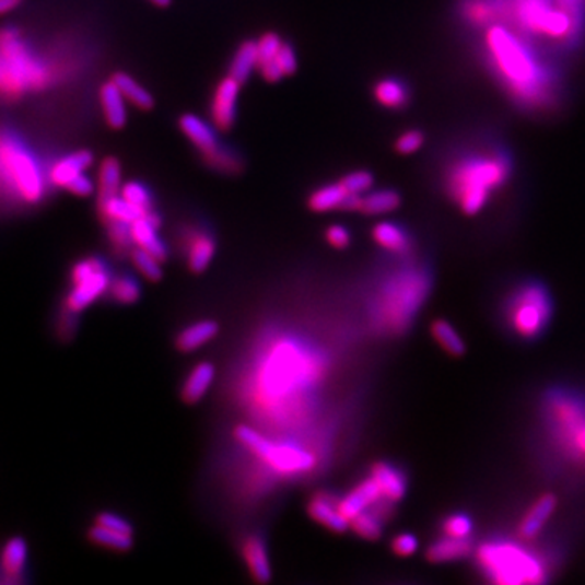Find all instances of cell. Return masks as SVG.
I'll return each mask as SVG.
<instances>
[{
	"label": "cell",
	"instance_id": "ba28073f",
	"mask_svg": "<svg viewBox=\"0 0 585 585\" xmlns=\"http://www.w3.org/2000/svg\"><path fill=\"white\" fill-rule=\"evenodd\" d=\"M234 436L250 453L256 454L280 473H300L314 467V457L306 451L293 444H276L247 424H239L234 431Z\"/></svg>",
	"mask_w": 585,
	"mask_h": 585
},
{
	"label": "cell",
	"instance_id": "60d3db41",
	"mask_svg": "<svg viewBox=\"0 0 585 585\" xmlns=\"http://www.w3.org/2000/svg\"><path fill=\"white\" fill-rule=\"evenodd\" d=\"M108 226L109 241H112L113 247L120 256L132 253L133 237L132 230H130L129 223H112Z\"/></svg>",
	"mask_w": 585,
	"mask_h": 585
},
{
	"label": "cell",
	"instance_id": "52a82bcc",
	"mask_svg": "<svg viewBox=\"0 0 585 585\" xmlns=\"http://www.w3.org/2000/svg\"><path fill=\"white\" fill-rule=\"evenodd\" d=\"M553 313L550 293L540 283L520 286L507 303V323L523 339H537Z\"/></svg>",
	"mask_w": 585,
	"mask_h": 585
},
{
	"label": "cell",
	"instance_id": "7c38bea8",
	"mask_svg": "<svg viewBox=\"0 0 585 585\" xmlns=\"http://www.w3.org/2000/svg\"><path fill=\"white\" fill-rule=\"evenodd\" d=\"M241 83L232 75L223 79L217 85L215 93H213L212 115L213 126L219 130L232 129L234 120H236L237 98H239Z\"/></svg>",
	"mask_w": 585,
	"mask_h": 585
},
{
	"label": "cell",
	"instance_id": "7bdbcfd3",
	"mask_svg": "<svg viewBox=\"0 0 585 585\" xmlns=\"http://www.w3.org/2000/svg\"><path fill=\"white\" fill-rule=\"evenodd\" d=\"M340 183L346 187L347 192L363 196V194L370 192L371 187H373L374 177L370 172L361 169V172L350 173Z\"/></svg>",
	"mask_w": 585,
	"mask_h": 585
},
{
	"label": "cell",
	"instance_id": "ab89813d",
	"mask_svg": "<svg viewBox=\"0 0 585 585\" xmlns=\"http://www.w3.org/2000/svg\"><path fill=\"white\" fill-rule=\"evenodd\" d=\"M119 194L127 200V202L139 207L143 212L152 210V196H150V190L147 189L143 184L137 183V180L124 183Z\"/></svg>",
	"mask_w": 585,
	"mask_h": 585
},
{
	"label": "cell",
	"instance_id": "b9f144b4",
	"mask_svg": "<svg viewBox=\"0 0 585 585\" xmlns=\"http://www.w3.org/2000/svg\"><path fill=\"white\" fill-rule=\"evenodd\" d=\"M443 531L449 537H470L471 531H473V520L467 514H451L444 519Z\"/></svg>",
	"mask_w": 585,
	"mask_h": 585
},
{
	"label": "cell",
	"instance_id": "f546056e",
	"mask_svg": "<svg viewBox=\"0 0 585 585\" xmlns=\"http://www.w3.org/2000/svg\"><path fill=\"white\" fill-rule=\"evenodd\" d=\"M374 98L384 108L402 109L409 103V89L397 79H383L374 86Z\"/></svg>",
	"mask_w": 585,
	"mask_h": 585
},
{
	"label": "cell",
	"instance_id": "3957f363",
	"mask_svg": "<svg viewBox=\"0 0 585 585\" xmlns=\"http://www.w3.org/2000/svg\"><path fill=\"white\" fill-rule=\"evenodd\" d=\"M481 573L501 585L541 584L547 581L543 563L531 551L511 541H488L477 551Z\"/></svg>",
	"mask_w": 585,
	"mask_h": 585
},
{
	"label": "cell",
	"instance_id": "8d00e7d4",
	"mask_svg": "<svg viewBox=\"0 0 585 585\" xmlns=\"http://www.w3.org/2000/svg\"><path fill=\"white\" fill-rule=\"evenodd\" d=\"M30 92L25 83L13 73V70L7 66L5 60L0 58V98L7 102H16Z\"/></svg>",
	"mask_w": 585,
	"mask_h": 585
},
{
	"label": "cell",
	"instance_id": "f5cc1de1",
	"mask_svg": "<svg viewBox=\"0 0 585 585\" xmlns=\"http://www.w3.org/2000/svg\"><path fill=\"white\" fill-rule=\"evenodd\" d=\"M260 73H262L264 79L267 82L276 83L280 82L283 79V72L280 70L279 63L276 60H269V62L260 63L259 66Z\"/></svg>",
	"mask_w": 585,
	"mask_h": 585
},
{
	"label": "cell",
	"instance_id": "c3c4849f",
	"mask_svg": "<svg viewBox=\"0 0 585 585\" xmlns=\"http://www.w3.org/2000/svg\"><path fill=\"white\" fill-rule=\"evenodd\" d=\"M96 524L100 526L112 528V530L120 531V534L132 535V526L127 523L124 517L117 516L113 513H102L96 517Z\"/></svg>",
	"mask_w": 585,
	"mask_h": 585
},
{
	"label": "cell",
	"instance_id": "7402d4cb",
	"mask_svg": "<svg viewBox=\"0 0 585 585\" xmlns=\"http://www.w3.org/2000/svg\"><path fill=\"white\" fill-rule=\"evenodd\" d=\"M213 379H215V367L209 361H202V363L196 364L187 374L186 383L183 386L184 402L196 403L209 393L212 387Z\"/></svg>",
	"mask_w": 585,
	"mask_h": 585
},
{
	"label": "cell",
	"instance_id": "44dd1931",
	"mask_svg": "<svg viewBox=\"0 0 585 585\" xmlns=\"http://www.w3.org/2000/svg\"><path fill=\"white\" fill-rule=\"evenodd\" d=\"M100 103H102L103 115L112 129H122L127 122V100L113 80L100 90Z\"/></svg>",
	"mask_w": 585,
	"mask_h": 585
},
{
	"label": "cell",
	"instance_id": "2e32d148",
	"mask_svg": "<svg viewBox=\"0 0 585 585\" xmlns=\"http://www.w3.org/2000/svg\"><path fill=\"white\" fill-rule=\"evenodd\" d=\"M393 504V501L381 498L373 507L351 519V530L364 540H377L383 535L384 523L390 519Z\"/></svg>",
	"mask_w": 585,
	"mask_h": 585
},
{
	"label": "cell",
	"instance_id": "484cf974",
	"mask_svg": "<svg viewBox=\"0 0 585 585\" xmlns=\"http://www.w3.org/2000/svg\"><path fill=\"white\" fill-rule=\"evenodd\" d=\"M215 250L217 244L210 234H192L187 243V266H189L190 272L202 273L203 270L209 269Z\"/></svg>",
	"mask_w": 585,
	"mask_h": 585
},
{
	"label": "cell",
	"instance_id": "cb8c5ba5",
	"mask_svg": "<svg viewBox=\"0 0 585 585\" xmlns=\"http://www.w3.org/2000/svg\"><path fill=\"white\" fill-rule=\"evenodd\" d=\"M470 538L446 537L434 541L426 551L428 561L431 563H449V561L463 560L471 553Z\"/></svg>",
	"mask_w": 585,
	"mask_h": 585
},
{
	"label": "cell",
	"instance_id": "603a6c76",
	"mask_svg": "<svg viewBox=\"0 0 585 585\" xmlns=\"http://www.w3.org/2000/svg\"><path fill=\"white\" fill-rule=\"evenodd\" d=\"M554 510H557V498L553 494L548 493L538 498L534 506L524 516L523 524L519 527L520 537L526 538V540L537 537L541 528L550 519L551 514L554 513Z\"/></svg>",
	"mask_w": 585,
	"mask_h": 585
},
{
	"label": "cell",
	"instance_id": "ee69618b",
	"mask_svg": "<svg viewBox=\"0 0 585 585\" xmlns=\"http://www.w3.org/2000/svg\"><path fill=\"white\" fill-rule=\"evenodd\" d=\"M283 42L277 33H266V35L260 36L259 42H257V52H259V66L264 62H269L273 60L279 55L280 49H282Z\"/></svg>",
	"mask_w": 585,
	"mask_h": 585
},
{
	"label": "cell",
	"instance_id": "e575fe53",
	"mask_svg": "<svg viewBox=\"0 0 585 585\" xmlns=\"http://www.w3.org/2000/svg\"><path fill=\"white\" fill-rule=\"evenodd\" d=\"M431 334H433L434 340L440 343L441 349L446 350L453 356H463L466 353L467 349L463 337L454 329L453 324L447 323V320H434L433 326H431Z\"/></svg>",
	"mask_w": 585,
	"mask_h": 585
},
{
	"label": "cell",
	"instance_id": "4316f807",
	"mask_svg": "<svg viewBox=\"0 0 585 585\" xmlns=\"http://www.w3.org/2000/svg\"><path fill=\"white\" fill-rule=\"evenodd\" d=\"M98 209L100 217H102L105 225H112V223H129V225H132L137 219H140L145 213L139 207L127 202L120 194L106 200H100Z\"/></svg>",
	"mask_w": 585,
	"mask_h": 585
},
{
	"label": "cell",
	"instance_id": "f1b7e54d",
	"mask_svg": "<svg viewBox=\"0 0 585 585\" xmlns=\"http://www.w3.org/2000/svg\"><path fill=\"white\" fill-rule=\"evenodd\" d=\"M347 197H349V192L342 183L329 184V186L320 187L311 194L307 207L317 213L332 212V210L342 209Z\"/></svg>",
	"mask_w": 585,
	"mask_h": 585
},
{
	"label": "cell",
	"instance_id": "74e56055",
	"mask_svg": "<svg viewBox=\"0 0 585 585\" xmlns=\"http://www.w3.org/2000/svg\"><path fill=\"white\" fill-rule=\"evenodd\" d=\"M130 259H132L133 267L142 273L150 282H159L163 277L162 260L156 259L149 250L142 249V247H133L130 253Z\"/></svg>",
	"mask_w": 585,
	"mask_h": 585
},
{
	"label": "cell",
	"instance_id": "d590c367",
	"mask_svg": "<svg viewBox=\"0 0 585 585\" xmlns=\"http://www.w3.org/2000/svg\"><path fill=\"white\" fill-rule=\"evenodd\" d=\"M89 537L93 543L115 551H129L133 545L132 535L120 534V531L100 526V524L90 528Z\"/></svg>",
	"mask_w": 585,
	"mask_h": 585
},
{
	"label": "cell",
	"instance_id": "7dc6e473",
	"mask_svg": "<svg viewBox=\"0 0 585 585\" xmlns=\"http://www.w3.org/2000/svg\"><path fill=\"white\" fill-rule=\"evenodd\" d=\"M393 550L397 557H411L418 550V538L411 534L397 535L393 540Z\"/></svg>",
	"mask_w": 585,
	"mask_h": 585
},
{
	"label": "cell",
	"instance_id": "ffe728a7",
	"mask_svg": "<svg viewBox=\"0 0 585 585\" xmlns=\"http://www.w3.org/2000/svg\"><path fill=\"white\" fill-rule=\"evenodd\" d=\"M28 560V545L23 538L13 537L3 545L0 553V570L10 583H20Z\"/></svg>",
	"mask_w": 585,
	"mask_h": 585
},
{
	"label": "cell",
	"instance_id": "9f6ffc18",
	"mask_svg": "<svg viewBox=\"0 0 585 585\" xmlns=\"http://www.w3.org/2000/svg\"><path fill=\"white\" fill-rule=\"evenodd\" d=\"M150 2H153L155 3V5H159V7H166V5H169V3H172V0H150Z\"/></svg>",
	"mask_w": 585,
	"mask_h": 585
},
{
	"label": "cell",
	"instance_id": "5b68a950",
	"mask_svg": "<svg viewBox=\"0 0 585 585\" xmlns=\"http://www.w3.org/2000/svg\"><path fill=\"white\" fill-rule=\"evenodd\" d=\"M46 179L38 160L10 133H0V183L26 203H38L45 197Z\"/></svg>",
	"mask_w": 585,
	"mask_h": 585
},
{
	"label": "cell",
	"instance_id": "d4e9b609",
	"mask_svg": "<svg viewBox=\"0 0 585 585\" xmlns=\"http://www.w3.org/2000/svg\"><path fill=\"white\" fill-rule=\"evenodd\" d=\"M219 324L215 320H199V323L190 324L186 329L180 330L179 336L176 337L177 350L183 353H190L200 347L207 346L219 336Z\"/></svg>",
	"mask_w": 585,
	"mask_h": 585
},
{
	"label": "cell",
	"instance_id": "ac0fdd59",
	"mask_svg": "<svg viewBox=\"0 0 585 585\" xmlns=\"http://www.w3.org/2000/svg\"><path fill=\"white\" fill-rule=\"evenodd\" d=\"M244 561L249 568L250 576L256 583L267 584L272 580V566H270L269 553H267L266 543L257 535H250L243 541Z\"/></svg>",
	"mask_w": 585,
	"mask_h": 585
},
{
	"label": "cell",
	"instance_id": "6da1fadb",
	"mask_svg": "<svg viewBox=\"0 0 585 585\" xmlns=\"http://www.w3.org/2000/svg\"><path fill=\"white\" fill-rule=\"evenodd\" d=\"M483 45L494 75L519 105L530 109L550 105L554 96L553 75L514 30L503 23L488 26Z\"/></svg>",
	"mask_w": 585,
	"mask_h": 585
},
{
	"label": "cell",
	"instance_id": "816d5d0a",
	"mask_svg": "<svg viewBox=\"0 0 585 585\" xmlns=\"http://www.w3.org/2000/svg\"><path fill=\"white\" fill-rule=\"evenodd\" d=\"M70 194L77 197H89L95 192V183L89 176L82 175L73 179L67 187Z\"/></svg>",
	"mask_w": 585,
	"mask_h": 585
},
{
	"label": "cell",
	"instance_id": "db71d44e",
	"mask_svg": "<svg viewBox=\"0 0 585 585\" xmlns=\"http://www.w3.org/2000/svg\"><path fill=\"white\" fill-rule=\"evenodd\" d=\"M60 336L70 339L77 332V314L63 311V317L59 323Z\"/></svg>",
	"mask_w": 585,
	"mask_h": 585
},
{
	"label": "cell",
	"instance_id": "e0dca14e",
	"mask_svg": "<svg viewBox=\"0 0 585 585\" xmlns=\"http://www.w3.org/2000/svg\"><path fill=\"white\" fill-rule=\"evenodd\" d=\"M381 498H383V493H381L379 487L374 478L370 477L356 484L346 498L340 500V511L351 523V519L373 507Z\"/></svg>",
	"mask_w": 585,
	"mask_h": 585
},
{
	"label": "cell",
	"instance_id": "8992f818",
	"mask_svg": "<svg viewBox=\"0 0 585 585\" xmlns=\"http://www.w3.org/2000/svg\"><path fill=\"white\" fill-rule=\"evenodd\" d=\"M504 20L526 35L551 42H568L581 32L557 0H504Z\"/></svg>",
	"mask_w": 585,
	"mask_h": 585
},
{
	"label": "cell",
	"instance_id": "681fc988",
	"mask_svg": "<svg viewBox=\"0 0 585 585\" xmlns=\"http://www.w3.org/2000/svg\"><path fill=\"white\" fill-rule=\"evenodd\" d=\"M327 243L336 249H346L351 243V236L349 230L342 225H332L326 232Z\"/></svg>",
	"mask_w": 585,
	"mask_h": 585
},
{
	"label": "cell",
	"instance_id": "bcb514c9",
	"mask_svg": "<svg viewBox=\"0 0 585 585\" xmlns=\"http://www.w3.org/2000/svg\"><path fill=\"white\" fill-rule=\"evenodd\" d=\"M273 60L279 63L280 70H282L283 75L290 77L293 75L294 72H296V55H294V49L292 48V46L286 45V43H283L282 49H280L279 55H277V58Z\"/></svg>",
	"mask_w": 585,
	"mask_h": 585
},
{
	"label": "cell",
	"instance_id": "30bf717a",
	"mask_svg": "<svg viewBox=\"0 0 585 585\" xmlns=\"http://www.w3.org/2000/svg\"><path fill=\"white\" fill-rule=\"evenodd\" d=\"M72 290L66 297V311L80 314L86 307L92 306L96 300L103 296L112 285V276L108 267L96 257L80 260L72 267L70 272Z\"/></svg>",
	"mask_w": 585,
	"mask_h": 585
},
{
	"label": "cell",
	"instance_id": "7a4b0ae2",
	"mask_svg": "<svg viewBox=\"0 0 585 585\" xmlns=\"http://www.w3.org/2000/svg\"><path fill=\"white\" fill-rule=\"evenodd\" d=\"M510 159L501 152L470 153L456 160L444 176V186L464 215H477L491 194L511 177Z\"/></svg>",
	"mask_w": 585,
	"mask_h": 585
},
{
	"label": "cell",
	"instance_id": "83f0119b",
	"mask_svg": "<svg viewBox=\"0 0 585 585\" xmlns=\"http://www.w3.org/2000/svg\"><path fill=\"white\" fill-rule=\"evenodd\" d=\"M402 199L400 194L393 189L373 190L361 196L360 210L364 215H386L399 209Z\"/></svg>",
	"mask_w": 585,
	"mask_h": 585
},
{
	"label": "cell",
	"instance_id": "d6986e66",
	"mask_svg": "<svg viewBox=\"0 0 585 585\" xmlns=\"http://www.w3.org/2000/svg\"><path fill=\"white\" fill-rule=\"evenodd\" d=\"M371 477L379 487L383 498L399 503L407 493V478L402 470L394 467L393 464L379 463L371 470Z\"/></svg>",
	"mask_w": 585,
	"mask_h": 585
},
{
	"label": "cell",
	"instance_id": "9c48e42d",
	"mask_svg": "<svg viewBox=\"0 0 585 585\" xmlns=\"http://www.w3.org/2000/svg\"><path fill=\"white\" fill-rule=\"evenodd\" d=\"M0 58L33 92L45 90L52 82L51 69L33 55L19 30L0 28Z\"/></svg>",
	"mask_w": 585,
	"mask_h": 585
},
{
	"label": "cell",
	"instance_id": "8fae6325",
	"mask_svg": "<svg viewBox=\"0 0 585 585\" xmlns=\"http://www.w3.org/2000/svg\"><path fill=\"white\" fill-rule=\"evenodd\" d=\"M179 127L184 136L192 142V145L202 153L206 162L219 172L236 173L241 169V163L230 150L220 149L219 137L210 124L202 117L186 115L180 117Z\"/></svg>",
	"mask_w": 585,
	"mask_h": 585
},
{
	"label": "cell",
	"instance_id": "f6af8a7d",
	"mask_svg": "<svg viewBox=\"0 0 585 585\" xmlns=\"http://www.w3.org/2000/svg\"><path fill=\"white\" fill-rule=\"evenodd\" d=\"M424 145V136L421 130L411 129L400 133L396 140V150L400 155H413Z\"/></svg>",
	"mask_w": 585,
	"mask_h": 585
},
{
	"label": "cell",
	"instance_id": "9a60e30c",
	"mask_svg": "<svg viewBox=\"0 0 585 585\" xmlns=\"http://www.w3.org/2000/svg\"><path fill=\"white\" fill-rule=\"evenodd\" d=\"M340 500L334 498L329 493H317L316 496L311 498L307 504V513L316 523L323 524L329 530L343 534L349 530L350 520L343 516L339 506Z\"/></svg>",
	"mask_w": 585,
	"mask_h": 585
},
{
	"label": "cell",
	"instance_id": "d6a6232c",
	"mask_svg": "<svg viewBox=\"0 0 585 585\" xmlns=\"http://www.w3.org/2000/svg\"><path fill=\"white\" fill-rule=\"evenodd\" d=\"M256 69H259L257 42H244L237 49L236 55H234L232 67H230V75L243 85Z\"/></svg>",
	"mask_w": 585,
	"mask_h": 585
},
{
	"label": "cell",
	"instance_id": "1f68e13d",
	"mask_svg": "<svg viewBox=\"0 0 585 585\" xmlns=\"http://www.w3.org/2000/svg\"><path fill=\"white\" fill-rule=\"evenodd\" d=\"M113 82L119 86L120 92H122L124 98L127 102L132 103L136 108L147 112V109H152L155 105V100L150 95L149 90L143 89L132 75L129 73L117 72L113 75Z\"/></svg>",
	"mask_w": 585,
	"mask_h": 585
},
{
	"label": "cell",
	"instance_id": "f907efd6",
	"mask_svg": "<svg viewBox=\"0 0 585 585\" xmlns=\"http://www.w3.org/2000/svg\"><path fill=\"white\" fill-rule=\"evenodd\" d=\"M557 3L574 20L577 28L581 30L584 23L585 0H557Z\"/></svg>",
	"mask_w": 585,
	"mask_h": 585
},
{
	"label": "cell",
	"instance_id": "277c9868",
	"mask_svg": "<svg viewBox=\"0 0 585 585\" xmlns=\"http://www.w3.org/2000/svg\"><path fill=\"white\" fill-rule=\"evenodd\" d=\"M430 290V276L420 270H409L390 279L377 304L381 326L394 334L406 332Z\"/></svg>",
	"mask_w": 585,
	"mask_h": 585
},
{
	"label": "cell",
	"instance_id": "f35d334b",
	"mask_svg": "<svg viewBox=\"0 0 585 585\" xmlns=\"http://www.w3.org/2000/svg\"><path fill=\"white\" fill-rule=\"evenodd\" d=\"M108 292L116 303L133 304L140 300L142 289H140L139 282L133 277L120 276L112 280Z\"/></svg>",
	"mask_w": 585,
	"mask_h": 585
},
{
	"label": "cell",
	"instance_id": "11a10c76",
	"mask_svg": "<svg viewBox=\"0 0 585 585\" xmlns=\"http://www.w3.org/2000/svg\"><path fill=\"white\" fill-rule=\"evenodd\" d=\"M23 0H0V16L9 15L22 5Z\"/></svg>",
	"mask_w": 585,
	"mask_h": 585
},
{
	"label": "cell",
	"instance_id": "836d02e7",
	"mask_svg": "<svg viewBox=\"0 0 585 585\" xmlns=\"http://www.w3.org/2000/svg\"><path fill=\"white\" fill-rule=\"evenodd\" d=\"M373 239L390 253H406L410 247L407 233L393 222H381L374 225Z\"/></svg>",
	"mask_w": 585,
	"mask_h": 585
},
{
	"label": "cell",
	"instance_id": "4fadbf2b",
	"mask_svg": "<svg viewBox=\"0 0 585 585\" xmlns=\"http://www.w3.org/2000/svg\"><path fill=\"white\" fill-rule=\"evenodd\" d=\"M162 225V220L152 210L143 213L140 219L130 225L132 230L133 244L136 247H142V249L149 250L150 254L156 257V259L165 262L168 257V247L160 239L159 229Z\"/></svg>",
	"mask_w": 585,
	"mask_h": 585
},
{
	"label": "cell",
	"instance_id": "4dcf8cb0",
	"mask_svg": "<svg viewBox=\"0 0 585 585\" xmlns=\"http://www.w3.org/2000/svg\"><path fill=\"white\" fill-rule=\"evenodd\" d=\"M122 169L120 163L113 156L103 160L98 168V177H96V190H98L100 200L109 199V197L117 196L122 187Z\"/></svg>",
	"mask_w": 585,
	"mask_h": 585
},
{
	"label": "cell",
	"instance_id": "5bb4252c",
	"mask_svg": "<svg viewBox=\"0 0 585 585\" xmlns=\"http://www.w3.org/2000/svg\"><path fill=\"white\" fill-rule=\"evenodd\" d=\"M92 165L93 153L89 152V150H79V152L69 153V155L62 156L58 162L52 163L46 176H48V180L52 186L67 189L73 179L85 175L86 169Z\"/></svg>",
	"mask_w": 585,
	"mask_h": 585
}]
</instances>
